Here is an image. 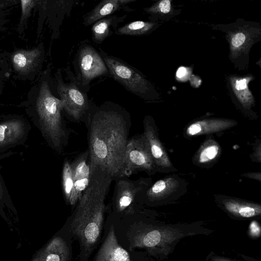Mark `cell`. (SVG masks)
Returning a JSON list of instances; mask_svg holds the SVG:
<instances>
[{"mask_svg": "<svg viewBox=\"0 0 261 261\" xmlns=\"http://www.w3.org/2000/svg\"><path fill=\"white\" fill-rule=\"evenodd\" d=\"M144 135L148 142L156 169L160 171H173L174 168L158 135L156 129L151 118L144 120Z\"/></svg>", "mask_w": 261, "mask_h": 261, "instance_id": "8fae6325", "label": "cell"}, {"mask_svg": "<svg viewBox=\"0 0 261 261\" xmlns=\"http://www.w3.org/2000/svg\"><path fill=\"white\" fill-rule=\"evenodd\" d=\"M48 72H44L36 85L26 110L48 145L60 153L67 144L68 132L62 115L63 103L52 94L47 79Z\"/></svg>", "mask_w": 261, "mask_h": 261, "instance_id": "3957f363", "label": "cell"}, {"mask_svg": "<svg viewBox=\"0 0 261 261\" xmlns=\"http://www.w3.org/2000/svg\"><path fill=\"white\" fill-rule=\"evenodd\" d=\"M211 261H234V260L231 259L230 258H227V257H225L215 256L212 257Z\"/></svg>", "mask_w": 261, "mask_h": 261, "instance_id": "4dcf8cb0", "label": "cell"}, {"mask_svg": "<svg viewBox=\"0 0 261 261\" xmlns=\"http://www.w3.org/2000/svg\"><path fill=\"white\" fill-rule=\"evenodd\" d=\"M62 184L63 195L66 203L73 206V183L71 163L66 159L63 163Z\"/></svg>", "mask_w": 261, "mask_h": 261, "instance_id": "44dd1931", "label": "cell"}, {"mask_svg": "<svg viewBox=\"0 0 261 261\" xmlns=\"http://www.w3.org/2000/svg\"><path fill=\"white\" fill-rule=\"evenodd\" d=\"M233 124L232 121L228 120H204L191 124L188 127L187 133L190 136L213 133L228 128Z\"/></svg>", "mask_w": 261, "mask_h": 261, "instance_id": "d6986e66", "label": "cell"}, {"mask_svg": "<svg viewBox=\"0 0 261 261\" xmlns=\"http://www.w3.org/2000/svg\"><path fill=\"white\" fill-rule=\"evenodd\" d=\"M115 180L112 202L113 207L117 213L132 214L135 212V202L146 190V181L143 179L132 180L127 177H119Z\"/></svg>", "mask_w": 261, "mask_h": 261, "instance_id": "30bf717a", "label": "cell"}, {"mask_svg": "<svg viewBox=\"0 0 261 261\" xmlns=\"http://www.w3.org/2000/svg\"><path fill=\"white\" fill-rule=\"evenodd\" d=\"M171 179H161L155 182L145 194V196L150 201H154L164 197L172 187Z\"/></svg>", "mask_w": 261, "mask_h": 261, "instance_id": "7402d4cb", "label": "cell"}, {"mask_svg": "<svg viewBox=\"0 0 261 261\" xmlns=\"http://www.w3.org/2000/svg\"><path fill=\"white\" fill-rule=\"evenodd\" d=\"M223 206L229 214L238 218H250L261 213L260 205L234 199H225Z\"/></svg>", "mask_w": 261, "mask_h": 261, "instance_id": "ac0fdd59", "label": "cell"}, {"mask_svg": "<svg viewBox=\"0 0 261 261\" xmlns=\"http://www.w3.org/2000/svg\"><path fill=\"white\" fill-rule=\"evenodd\" d=\"M140 261H147V260H145H145H144V259H143V260H140Z\"/></svg>", "mask_w": 261, "mask_h": 261, "instance_id": "1f68e13d", "label": "cell"}, {"mask_svg": "<svg viewBox=\"0 0 261 261\" xmlns=\"http://www.w3.org/2000/svg\"><path fill=\"white\" fill-rule=\"evenodd\" d=\"M1 166L0 165V170ZM6 206L13 212L16 210L0 171V214L4 215V208Z\"/></svg>", "mask_w": 261, "mask_h": 261, "instance_id": "603a6c76", "label": "cell"}, {"mask_svg": "<svg viewBox=\"0 0 261 261\" xmlns=\"http://www.w3.org/2000/svg\"><path fill=\"white\" fill-rule=\"evenodd\" d=\"M71 249L61 236L52 238L31 261H69Z\"/></svg>", "mask_w": 261, "mask_h": 261, "instance_id": "2e32d148", "label": "cell"}, {"mask_svg": "<svg viewBox=\"0 0 261 261\" xmlns=\"http://www.w3.org/2000/svg\"><path fill=\"white\" fill-rule=\"evenodd\" d=\"M153 26L152 23L137 20L118 28L115 34L118 35L140 36L148 33Z\"/></svg>", "mask_w": 261, "mask_h": 261, "instance_id": "ffe728a7", "label": "cell"}, {"mask_svg": "<svg viewBox=\"0 0 261 261\" xmlns=\"http://www.w3.org/2000/svg\"><path fill=\"white\" fill-rule=\"evenodd\" d=\"M31 129L30 122L21 116H5L0 119V160L24 145Z\"/></svg>", "mask_w": 261, "mask_h": 261, "instance_id": "52a82bcc", "label": "cell"}, {"mask_svg": "<svg viewBox=\"0 0 261 261\" xmlns=\"http://www.w3.org/2000/svg\"><path fill=\"white\" fill-rule=\"evenodd\" d=\"M246 36L243 33L236 34L231 39V45L234 48L240 47L245 42Z\"/></svg>", "mask_w": 261, "mask_h": 261, "instance_id": "484cf974", "label": "cell"}, {"mask_svg": "<svg viewBox=\"0 0 261 261\" xmlns=\"http://www.w3.org/2000/svg\"><path fill=\"white\" fill-rule=\"evenodd\" d=\"M127 14L122 16L111 15L95 22L91 27L92 38L97 44H101L115 33L119 24L124 22Z\"/></svg>", "mask_w": 261, "mask_h": 261, "instance_id": "e0dca14e", "label": "cell"}, {"mask_svg": "<svg viewBox=\"0 0 261 261\" xmlns=\"http://www.w3.org/2000/svg\"><path fill=\"white\" fill-rule=\"evenodd\" d=\"M21 14L18 29L21 31L22 28L25 25L29 17L30 16L33 8L37 5L38 1L29 0L20 1Z\"/></svg>", "mask_w": 261, "mask_h": 261, "instance_id": "cb8c5ba5", "label": "cell"}, {"mask_svg": "<svg viewBox=\"0 0 261 261\" xmlns=\"http://www.w3.org/2000/svg\"><path fill=\"white\" fill-rule=\"evenodd\" d=\"M91 174L99 168L115 180L123 177L125 150L131 126L129 113L106 102L94 107L87 118Z\"/></svg>", "mask_w": 261, "mask_h": 261, "instance_id": "6da1fadb", "label": "cell"}, {"mask_svg": "<svg viewBox=\"0 0 261 261\" xmlns=\"http://www.w3.org/2000/svg\"><path fill=\"white\" fill-rule=\"evenodd\" d=\"M43 45L31 50H18L13 53L11 60L16 73L27 75L41 66L44 58Z\"/></svg>", "mask_w": 261, "mask_h": 261, "instance_id": "4fadbf2b", "label": "cell"}, {"mask_svg": "<svg viewBox=\"0 0 261 261\" xmlns=\"http://www.w3.org/2000/svg\"><path fill=\"white\" fill-rule=\"evenodd\" d=\"M99 53L107 67L109 74L116 82L132 94L142 98H148L151 86L139 71L102 49Z\"/></svg>", "mask_w": 261, "mask_h": 261, "instance_id": "8992f818", "label": "cell"}, {"mask_svg": "<svg viewBox=\"0 0 261 261\" xmlns=\"http://www.w3.org/2000/svg\"><path fill=\"white\" fill-rule=\"evenodd\" d=\"M113 180L107 172L95 169L71 216L69 230L79 242V261H88L100 240L106 211L105 200Z\"/></svg>", "mask_w": 261, "mask_h": 261, "instance_id": "7a4b0ae2", "label": "cell"}, {"mask_svg": "<svg viewBox=\"0 0 261 261\" xmlns=\"http://www.w3.org/2000/svg\"><path fill=\"white\" fill-rule=\"evenodd\" d=\"M158 8L160 11L163 13H168L171 8L170 2L168 0H163L161 1L159 4Z\"/></svg>", "mask_w": 261, "mask_h": 261, "instance_id": "83f0119b", "label": "cell"}, {"mask_svg": "<svg viewBox=\"0 0 261 261\" xmlns=\"http://www.w3.org/2000/svg\"><path fill=\"white\" fill-rule=\"evenodd\" d=\"M77 80L85 86H89L94 79L109 73L102 58L95 48L89 44H81L74 60Z\"/></svg>", "mask_w": 261, "mask_h": 261, "instance_id": "9c48e42d", "label": "cell"}, {"mask_svg": "<svg viewBox=\"0 0 261 261\" xmlns=\"http://www.w3.org/2000/svg\"><path fill=\"white\" fill-rule=\"evenodd\" d=\"M130 238L132 249H145L158 259L167 257L180 240L200 232L196 226L139 223Z\"/></svg>", "mask_w": 261, "mask_h": 261, "instance_id": "277c9868", "label": "cell"}, {"mask_svg": "<svg viewBox=\"0 0 261 261\" xmlns=\"http://www.w3.org/2000/svg\"><path fill=\"white\" fill-rule=\"evenodd\" d=\"M156 170L144 134L129 139L125 150L123 177H128L138 171H144L149 174Z\"/></svg>", "mask_w": 261, "mask_h": 261, "instance_id": "ba28073f", "label": "cell"}, {"mask_svg": "<svg viewBox=\"0 0 261 261\" xmlns=\"http://www.w3.org/2000/svg\"><path fill=\"white\" fill-rule=\"evenodd\" d=\"M16 1L12 0H0V18L5 16L7 9L14 5Z\"/></svg>", "mask_w": 261, "mask_h": 261, "instance_id": "4316f807", "label": "cell"}, {"mask_svg": "<svg viewBox=\"0 0 261 261\" xmlns=\"http://www.w3.org/2000/svg\"><path fill=\"white\" fill-rule=\"evenodd\" d=\"M219 151V146L215 143L206 145L199 154V162L201 163H205L213 160L217 156Z\"/></svg>", "mask_w": 261, "mask_h": 261, "instance_id": "d4e9b609", "label": "cell"}, {"mask_svg": "<svg viewBox=\"0 0 261 261\" xmlns=\"http://www.w3.org/2000/svg\"><path fill=\"white\" fill-rule=\"evenodd\" d=\"M67 81H64L61 69L55 74L57 93L63 103V110L72 119L80 121L87 118L94 107L89 100L90 86H85L77 80L69 67L64 69Z\"/></svg>", "mask_w": 261, "mask_h": 261, "instance_id": "5b68a950", "label": "cell"}, {"mask_svg": "<svg viewBox=\"0 0 261 261\" xmlns=\"http://www.w3.org/2000/svg\"><path fill=\"white\" fill-rule=\"evenodd\" d=\"M235 87L236 89L239 91L245 89L247 87V81L246 79H243L237 81Z\"/></svg>", "mask_w": 261, "mask_h": 261, "instance_id": "f1b7e54d", "label": "cell"}, {"mask_svg": "<svg viewBox=\"0 0 261 261\" xmlns=\"http://www.w3.org/2000/svg\"><path fill=\"white\" fill-rule=\"evenodd\" d=\"M136 0H102L83 16V24L89 26L103 18L120 10L130 12L134 10L128 5Z\"/></svg>", "mask_w": 261, "mask_h": 261, "instance_id": "5bb4252c", "label": "cell"}, {"mask_svg": "<svg viewBox=\"0 0 261 261\" xmlns=\"http://www.w3.org/2000/svg\"><path fill=\"white\" fill-rule=\"evenodd\" d=\"M73 183V206L76 205L88 187L91 177L89 153L88 150L71 162Z\"/></svg>", "mask_w": 261, "mask_h": 261, "instance_id": "7c38bea8", "label": "cell"}, {"mask_svg": "<svg viewBox=\"0 0 261 261\" xmlns=\"http://www.w3.org/2000/svg\"><path fill=\"white\" fill-rule=\"evenodd\" d=\"M93 261H131L128 252L118 243L113 225L111 226Z\"/></svg>", "mask_w": 261, "mask_h": 261, "instance_id": "9a60e30c", "label": "cell"}, {"mask_svg": "<svg viewBox=\"0 0 261 261\" xmlns=\"http://www.w3.org/2000/svg\"><path fill=\"white\" fill-rule=\"evenodd\" d=\"M187 69L184 67H181L178 68L176 72V76L178 78H183L187 74Z\"/></svg>", "mask_w": 261, "mask_h": 261, "instance_id": "f546056e", "label": "cell"}]
</instances>
